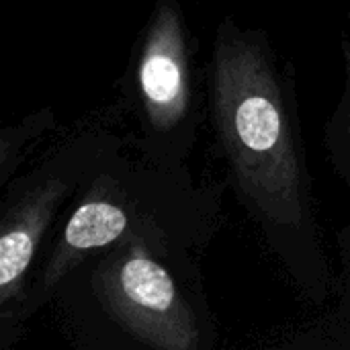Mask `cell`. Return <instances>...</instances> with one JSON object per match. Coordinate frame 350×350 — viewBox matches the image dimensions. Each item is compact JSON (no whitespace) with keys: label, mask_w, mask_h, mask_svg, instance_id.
<instances>
[{"label":"cell","mask_w":350,"mask_h":350,"mask_svg":"<svg viewBox=\"0 0 350 350\" xmlns=\"http://www.w3.org/2000/svg\"><path fill=\"white\" fill-rule=\"evenodd\" d=\"M219 135L246 197L277 224L301 219V178L279 84L262 47L221 33L213 68Z\"/></svg>","instance_id":"obj_1"},{"label":"cell","mask_w":350,"mask_h":350,"mask_svg":"<svg viewBox=\"0 0 350 350\" xmlns=\"http://www.w3.org/2000/svg\"><path fill=\"white\" fill-rule=\"evenodd\" d=\"M96 293L111 316L142 342L162 350H191L199 332L170 273L133 244L111 256L96 275Z\"/></svg>","instance_id":"obj_2"},{"label":"cell","mask_w":350,"mask_h":350,"mask_svg":"<svg viewBox=\"0 0 350 350\" xmlns=\"http://www.w3.org/2000/svg\"><path fill=\"white\" fill-rule=\"evenodd\" d=\"M139 92L150 121L168 129L176 125L189 105L187 45L180 16L170 2H162L146 37L139 68Z\"/></svg>","instance_id":"obj_3"},{"label":"cell","mask_w":350,"mask_h":350,"mask_svg":"<svg viewBox=\"0 0 350 350\" xmlns=\"http://www.w3.org/2000/svg\"><path fill=\"white\" fill-rule=\"evenodd\" d=\"M66 193V185L57 178L31 191L14 205L2 224L0 234V301L6 306L18 295L23 277L35 256L41 236L45 234L51 215Z\"/></svg>","instance_id":"obj_4"},{"label":"cell","mask_w":350,"mask_h":350,"mask_svg":"<svg viewBox=\"0 0 350 350\" xmlns=\"http://www.w3.org/2000/svg\"><path fill=\"white\" fill-rule=\"evenodd\" d=\"M125 228L127 215L119 205L103 199L86 201L80 205L70 217L62 242L57 244L55 254L47 265L43 285L47 289L53 287L82 256L121 238Z\"/></svg>","instance_id":"obj_5"}]
</instances>
